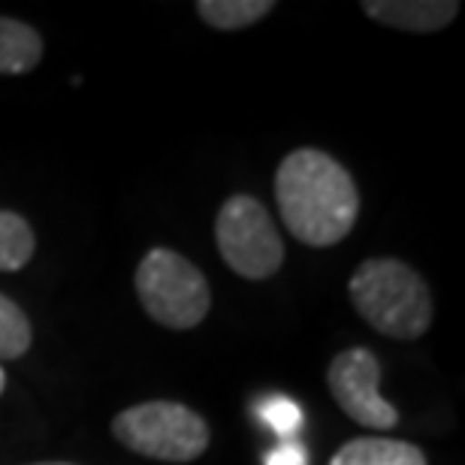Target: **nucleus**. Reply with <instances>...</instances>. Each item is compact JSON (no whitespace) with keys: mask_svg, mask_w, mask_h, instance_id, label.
<instances>
[{"mask_svg":"<svg viewBox=\"0 0 465 465\" xmlns=\"http://www.w3.org/2000/svg\"><path fill=\"white\" fill-rule=\"evenodd\" d=\"M275 203L291 236L312 248L339 245L360 215L357 182L318 148H296L278 163Z\"/></svg>","mask_w":465,"mask_h":465,"instance_id":"obj_1","label":"nucleus"},{"mask_svg":"<svg viewBox=\"0 0 465 465\" xmlns=\"http://www.w3.org/2000/svg\"><path fill=\"white\" fill-rule=\"evenodd\" d=\"M353 309L381 336L396 341L420 339L432 323V293L420 272L393 257H371L351 275Z\"/></svg>","mask_w":465,"mask_h":465,"instance_id":"obj_2","label":"nucleus"},{"mask_svg":"<svg viewBox=\"0 0 465 465\" xmlns=\"http://www.w3.org/2000/svg\"><path fill=\"white\" fill-rule=\"evenodd\" d=\"M136 296L148 318L170 330H193L209 314L206 275L179 251L152 248L136 266Z\"/></svg>","mask_w":465,"mask_h":465,"instance_id":"obj_3","label":"nucleus"},{"mask_svg":"<svg viewBox=\"0 0 465 465\" xmlns=\"http://www.w3.org/2000/svg\"><path fill=\"white\" fill-rule=\"evenodd\" d=\"M113 435L127 450L161 462H191L209 448V423L182 402H143L113 420Z\"/></svg>","mask_w":465,"mask_h":465,"instance_id":"obj_4","label":"nucleus"},{"mask_svg":"<svg viewBox=\"0 0 465 465\" xmlns=\"http://www.w3.org/2000/svg\"><path fill=\"white\" fill-rule=\"evenodd\" d=\"M215 239L224 263L248 282L275 275L284 263V245L272 218L263 203L248 193H236L221 206Z\"/></svg>","mask_w":465,"mask_h":465,"instance_id":"obj_5","label":"nucleus"},{"mask_svg":"<svg viewBox=\"0 0 465 465\" xmlns=\"http://www.w3.org/2000/svg\"><path fill=\"white\" fill-rule=\"evenodd\" d=\"M378 378L381 366L366 348L341 351L327 369V387L341 411L366 430L384 432L399 423V411L378 393Z\"/></svg>","mask_w":465,"mask_h":465,"instance_id":"obj_6","label":"nucleus"},{"mask_svg":"<svg viewBox=\"0 0 465 465\" xmlns=\"http://www.w3.org/2000/svg\"><path fill=\"white\" fill-rule=\"evenodd\" d=\"M362 13L371 22L405 34H435L460 15V4L457 0H366Z\"/></svg>","mask_w":465,"mask_h":465,"instance_id":"obj_7","label":"nucleus"},{"mask_svg":"<svg viewBox=\"0 0 465 465\" xmlns=\"http://www.w3.org/2000/svg\"><path fill=\"white\" fill-rule=\"evenodd\" d=\"M43 61V36L18 18L0 15V76H22Z\"/></svg>","mask_w":465,"mask_h":465,"instance_id":"obj_8","label":"nucleus"},{"mask_svg":"<svg viewBox=\"0 0 465 465\" xmlns=\"http://www.w3.org/2000/svg\"><path fill=\"white\" fill-rule=\"evenodd\" d=\"M330 465H426L417 444L393 439H353L339 448Z\"/></svg>","mask_w":465,"mask_h":465,"instance_id":"obj_9","label":"nucleus"},{"mask_svg":"<svg viewBox=\"0 0 465 465\" xmlns=\"http://www.w3.org/2000/svg\"><path fill=\"white\" fill-rule=\"evenodd\" d=\"M200 18L215 31H242L257 25L275 9L272 0H200L193 6Z\"/></svg>","mask_w":465,"mask_h":465,"instance_id":"obj_10","label":"nucleus"},{"mask_svg":"<svg viewBox=\"0 0 465 465\" xmlns=\"http://www.w3.org/2000/svg\"><path fill=\"white\" fill-rule=\"evenodd\" d=\"M36 248L31 224L15 212L0 209V272H18L31 263Z\"/></svg>","mask_w":465,"mask_h":465,"instance_id":"obj_11","label":"nucleus"},{"mask_svg":"<svg viewBox=\"0 0 465 465\" xmlns=\"http://www.w3.org/2000/svg\"><path fill=\"white\" fill-rule=\"evenodd\" d=\"M31 321L9 296L0 293V360H18L31 348Z\"/></svg>","mask_w":465,"mask_h":465,"instance_id":"obj_12","label":"nucleus"},{"mask_svg":"<svg viewBox=\"0 0 465 465\" xmlns=\"http://www.w3.org/2000/svg\"><path fill=\"white\" fill-rule=\"evenodd\" d=\"M257 417L275 435H282L284 441L300 432V426H302V408L296 405L291 396H269L266 402H260Z\"/></svg>","mask_w":465,"mask_h":465,"instance_id":"obj_13","label":"nucleus"},{"mask_svg":"<svg viewBox=\"0 0 465 465\" xmlns=\"http://www.w3.org/2000/svg\"><path fill=\"white\" fill-rule=\"evenodd\" d=\"M266 465H309V450L300 441H282L266 453Z\"/></svg>","mask_w":465,"mask_h":465,"instance_id":"obj_14","label":"nucleus"},{"mask_svg":"<svg viewBox=\"0 0 465 465\" xmlns=\"http://www.w3.org/2000/svg\"><path fill=\"white\" fill-rule=\"evenodd\" d=\"M4 387H6V375H4V369H0V393H4Z\"/></svg>","mask_w":465,"mask_h":465,"instance_id":"obj_15","label":"nucleus"},{"mask_svg":"<svg viewBox=\"0 0 465 465\" xmlns=\"http://www.w3.org/2000/svg\"><path fill=\"white\" fill-rule=\"evenodd\" d=\"M36 465H73V462H36Z\"/></svg>","mask_w":465,"mask_h":465,"instance_id":"obj_16","label":"nucleus"}]
</instances>
